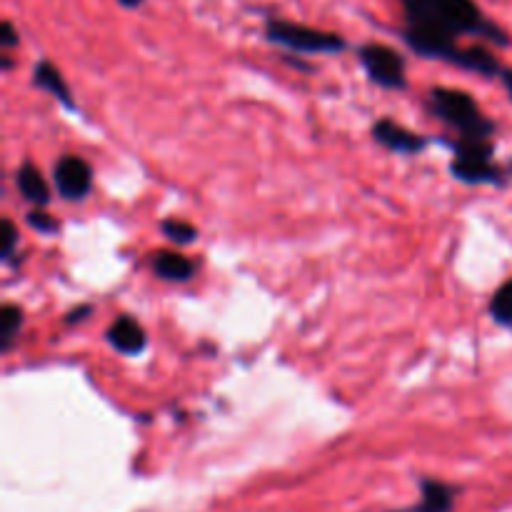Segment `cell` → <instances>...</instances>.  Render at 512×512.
Returning a JSON list of instances; mask_svg holds the SVG:
<instances>
[{
	"label": "cell",
	"instance_id": "obj_1",
	"mask_svg": "<svg viewBox=\"0 0 512 512\" xmlns=\"http://www.w3.org/2000/svg\"><path fill=\"white\" fill-rule=\"evenodd\" d=\"M408 28L445 35L458 40L460 35L490 40L508 48L510 35L478 8L475 0H403Z\"/></svg>",
	"mask_w": 512,
	"mask_h": 512
},
{
	"label": "cell",
	"instance_id": "obj_2",
	"mask_svg": "<svg viewBox=\"0 0 512 512\" xmlns=\"http://www.w3.org/2000/svg\"><path fill=\"white\" fill-rule=\"evenodd\" d=\"M430 110L438 120H443L445 125H450L453 130H458L460 138H485L493 140L495 120H490L488 115L480 110V105L475 103V98L465 90L458 88H433L428 98Z\"/></svg>",
	"mask_w": 512,
	"mask_h": 512
},
{
	"label": "cell",
	"instance_id": "obj_3",
	"mask_svg": "<svg viewBox=\"0 0 512 512\" xmlns=\"http://www.w3.org/2000/svg\"><path fill=\"white\" fill-rule=\"evenodd\" d=\"M265 38L273 45H280V48H288L290 53L300 55H333L343 53L348 48V40L343 35L310 28V25L290 23V20L283 18L265 20Z\"/></svg>",
	"mask_w": 512,
	"mask_h": 512
},
{
	"label": "cell",
	"instance_id": "obj_4",
	"mask_svg": "<svg viewBox=\"0 0 512 512\" xmlns=\"http://www.w3.org/2000/svg\"><path fill=\"white\" fill-rule=\"evenodd\" d=\"M495 145L485 138H458L450 173L468 185H503L505 170L493 163Z\"/></svg>",
	"mask_w": 512,
	"mask_h": 512
},
{
	"label": "cell",
	"instance_id": "obj_5",
	"mask_svg": "<svg viewBox=\"0 0 512 512\" xmlns=\"http://www.w3.org/2000/svg\"><path fill=\"white\" fill-rule=\"evenodd\" d=\"M358 60L363 65L365 75L375 85L385 90H405L408 88V68L405 58L395 48L383 43H365L360 45Z\"/></svg>",
	"mask_w": 512,
	"mask_h": 512
},
{
	"label": "cell",
	"instance_id": "obj_6",
	"mask_svg": "<svg viewBox=\"0 0 512 512\" xmlns=\"http://www.w3.org/2000/svg\"><path fill=\"white\" fill-rule=\"evenodd\" d=\"M53 183L60 198L68 203L85 200L93 190V168L80 155H63L53 168Z\"/></svg>",
	"mask_w": 512,
	"mask_h": 512
},
{
	"label": "cell",
	"instance_id": "obj_7",
	"mask_svg": "<svg viewBox=\"0 0 512 512\" xmlns=\"http://www.w3.org/2000/svg\"><path fill=\"white\" fill-rule=\"evenodd\" d=\"M373 138L375 143L383 145V148H388L390 153H398V155H418L420 150H425V145H428V138L403 128V125L395 123V120L390 118L375 120Z\"/></svg>",
	"mask_w": 512,
	"mask_h": 512
},
{
	"label": "cell",
	"instance_id": "obj_8",
	"mask_svg": "<svg viewBox=\"0 0 512 512\" xmlns=\"http://www.w3.org/2000/svg\"><path fill=\"white\" fill-rule=\"evenodd\" d=\"M105 340L120 355H140L145 345H148V335H145L143 325L135 318H130V315H118L110 323V328L105 330Z\"/></svg>",
	"mask_w": 512,
	"mask_h": 512
},
{
	"label": "cell",
	"instance_id": "obj_9",
	"mask_svg": "<svg viewBox=\"0 0 512 512\" xmlns=\"http://www.w3.org/2000/svg\"><path fill=\"white\" fill-rule=\"evenodd\" d=\"M458 488L435 478L420 480V500L408 512H455Z\"/></svg>",
	"mask_w": 512,
	"mask_h": 512
},
{
	"label": "cell",
	"instance_id": "obj_10",
	"mask_svg": "<svg viewBox=\"0 0 512 512\" xmlns=\"http://www.w3.org/2000/svg\"><path fill=\"white\" fill-rule=\"evenodd\" d=\"M455 68L470 70V73H478L480 78L500 80V83H503L505 73H508V65L500 63L485 45H470V48L460 50Z\"/></svg>",
	"mask_w": 512,
	"mask_h": 512
},
{
	"label": "cell",
	"instance_id": "obj_11",
	"mask_svg": "<svg viewBox=\"0 0 512 512\" xmlns=\"http://www.w3.org/2000/svg\"><path fill=\"white\" fill-rule=\"evenodd\" d=\"M33 85H35V88L45 90L48 95H53V98L58 100L60 105H65V108L75 110L73 93H70V88H68V83H65L63 73H60V70L55 68L50 60H40V63H35Z\"/></svg>",
	"mask_w": 512,
	"mask_h": 512
},
{
	"label": "cell",
	"instance_id": "obj_12",
	"mask_svg": "<svg viewBox=\"0 0 512 512\" xmlns=\"http://www.w3.org/2000/svg\"><path fill=\"white\" fill-rule=\"evenodd\" d=\"M150 265H153V273L160 280H168V283H188L195 275V270H198V265L193 260L180 253H170V250L155 253Z\"/></svg>",
	"mask_w": 512,
	"mask_h": 512
},
{
	"label": "cell",
	"instance_id": "obj_13",
	"mask_svg": "<svg viewBox=\"0 0 512 512\" xmlns=\"http://www.w3.org/2000/svg\"><path fill=\"white\" fill-rule=\"evenodd\" d=\"M15 183H18L20 195H23L28 203H33L35 208H45L50 203V185L45 180V175L35 168L33 163H23L15 173Z\"/></svg>",
	"mask_w": 512,
	"mask_h": 512
},
{
	"label": "cell",
	"instance_id": "obj_14",
	"mask_svg": "<svg viewBox=\"0 0 512 512\" xmlns=\"http://www.w3.org/2000/svg\"><path fill=\"white\" fill-rule=\"evenodd\" d=\"M23 328V310L13 303H5L0 308V353H10L15 345V338Z\"/></svg>",
	"mask_w": 512,
	"mask_h": 512
},
{
	"label": "cell",
	"instance_id": "obj_15",
	"mask_svg": "<svg viewBox=\"0 0 512 512\" xmlns=\"http://www.w3.org/2000/svg\"><path fill=\"white\" fill-rule=\"evenodd\" d=\"M490 318L503 328H512V278L505 280L490 298Z\"/></svg>",
	"mask_w": 512,
	"mask_h": 512
},
{
	"label": "cell",
	"instance_id": "obj_16",
	"mask_svg": "<svg viewBox=\"0 0 512 512\" xmlns=\"http://www.w3.org/2000/svg\"><path fill=\"white\" fill-rule=\"evenodd\" d=\"M160 230H163V235L170 240V243H178V245H190L195 243V238H198L195 225H190L188 220H180V218L163 220Z\"/></svg>",
	"mask_w": 512,
	"mask_h": 512
},
{
	"label": "cell",
	"instance_id": "obj_17",
	"mask_svg": "<svg viewBox=\"0 0 512 512\" xmlns=\"http://www.w3.org/2000/svg\"><path fill=\"white\" fill-rule=\"evenodd\" d=\"M0 238H3V245H0V260H3V263H13L20 238L18 228H15V223L10 218H5L3 223H0Z\"/></svg>",
	"mask_w": 512,
	"mask_h": 512
},
{
	"label": "cell",
	"instance_id": "obj_18",
	"mask_svg": "<svg viewBox=\"0 0 512 512\" xmlns=\"http://www.w3.org/2000/svg\"><path fill=\"white\" fill-rule=\"evenodd\" d=\"M28 225L35 230V233H40V235H53V233H58V228H60L58 218H53L50 213H45V208L30 210Z\"/></svg>",
	"mask_w": 512,
	"mask_h": 512
},
{
	"label": "cell",
	"instance_id": "obj_19",
	"mask_svg": "<svg viewBox=\"0 0 512 512\" xmlns=\"http://www.w3.org/2000/svg\"><path fill=\"white\" fill-rule=\"evenodd\" d=\"M20 45V35L18 30H15V25L10 23V20H3V25H0V48H3V53H10L13 48H18Z\"/></svg>",
	"mask_w": 512,
	"mask_h": 512
},
{
	"label": "cell",
	"instance_id": "obj_20",
	"mask_svg": "<svg viewBox=\"0 0 512 512\" xmlns=\"http://www.w3.org/2000/svg\"><path fill=\"white\" fill-rule=\"evenodd\" d=\"M88 313H93V308H90V305H83V308H75L73 313H70L68 318H65V323L73 325V323H78V320H85L83 315H88Z\"/></svg>",
	"mask_w": 512,
	"mask_h": 512
},
{
	"label": "cell",
	"instance_id": "obj_21",
	"mask_svg": "<svg viewBox=\"0 0 512 512\" xmlns=\"http://www.w3.org/2000/svg\"><path fill=\"white\" fill-rule=\"evenodd\" d=\"M120 5H123L125 10H135V8H140V5L145 3V0H118Z\"/></svg>",
	"mask_w": 512,
	"mask_h": 512
},
{
	"label": "cell",
	"instance_id": "obj_22",
	"mask_svg": "<svg viewBox=\"0 0 512 512\" xmlns=\"http://www.w3.org/2000/svg\"><path fill=\"white\" fill-rule=\"evenodd\" d=\"M503 88L508 90V95H510V100H512V68H508V73H505V78H503Z\"/></svg>",
	"mask_w": 512,
	"mask_h": 512
}]
</instances>
